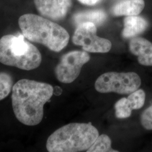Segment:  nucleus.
Listing matches in <instances>:
<instances>
[{"label":"nucleus","instance_id":"f257e3e1","mask_svg":"<svg viewBox=\"0 0 152 152\" xmlns=\"http://www.w3.org/2000/svg\"><path fill=\"white\" fill-rule=\"evenodd\" d=\"M54 94L50 84L22 79L13 86L12 107L18 120L24 125H38L44 117V105Z\"/></svg>","mask_w":152,"mask_h":152},{"label":"nucleus","instance_id":"f03ea898","mask_svg":"<svg viewBox=\"0 0 152 152\" xmlns=\"http://www.w3.org/2000/svg\"><path fill=\"white\" fill-rule=\"evenodd\" d=\"M23 35L28 41L42 44L51 51L59 52L69 41L64 28L44 16L26 14L18 20Z\"/></svg>","mask_w":152,"mask_h":152},{"label":"nucleus","instance_id":"7ed1b4c3","mask_svg":"<svg viewBox=\"0 0 152 152\" xmlns=\"http://www.w3.org/2000/svg\"><path fill=\"white\" fill-rule=\"evenodd\" d=\"M99 136L90 123H72L54 132L46 142L50 152H76L88 150Z\"/></svg>","mask_w":152,"mask_h":152},{"label":"nucleus","instance_id":"20e7f679","mask_svg":"<svg viewBox=\"0 0 152 152\" xmlns=\"http://www.w3.org/2000/svg\"><path fill=\"white\" fill-rule=\"evenodd\" d=\"M42 61L38 49L23 35L7 34L0 39V63L30 71L38 68Z\"/></svg>","mask_w":152,"mask_h":152},{"label":"nucleus","instance_id":"39448f33","mask_svg":"<svg viewBox=\"0 0 152 152\" xmlns=\"http://www.w3.org/2000/svg\"><path fill=\"white\" fill-rule=\"evenodd\" d=\"M141 83L140 77L135 72H107L96 80L95 87L101 93L130 94L139 89Z\"/></svg>","mask_w":152,"mask_h":152},{"label":"nucleus","instance_id":"423d86ee","mask_svg":"<svg viewBox=\"0 0 152 152\" xmlns=\"http://www.w3.org/2000/svg\"><path fill=\"white\" fill-rule=\"evenodd\" d=\"M96 26L92 23L85 22L77 26L72 37L73 43L81 46L82 49L90 53H105L112 48L111 42L96 35Z\"/></svg>","mask_w":152,"mask_h":152},{"label":"nucleus","instance_id":"0eeeda50","mask_svg":"<svg viewBox=\"0 0 152 152\" xmlns=\"http://www.w3.org/2000/svg\"><path fill=\"white\" fill-rule=\"evenodd\" d=\"M86 51H72L64 55L55 68V74L59 81L70 83L79 76L82 67L90 60Z\"/></svg>","mask_w":152,"mask_h":152},{"label":"nucleus","instance_id":"6e6552de","mask_svg":"<svg viewBox=\"0 0 152 152\" xmlns=\"http://www.w3.org/2000/svg\"><path fill=\"white\" fill-rule=\"evenodd\" d=\"M34 3L42 16L55 21L64 19L71 6V0H34Z\"/></svg>","mask_w":152,"mask_h":152},{"label":"nucleus","instance_id":"1a4fd4ad","mask_svg":"<svg viewBox=\"0 0 152 152\" xmlns=\"http://www.w3.org/2000/svg\"><path fill=\"white\" fill-rule=\"evenodd\" d=\"M132 54L138 58L139 63L145 66H152V43L145 38L134 37L129 43Z\"/></svg>","mask_w":152,"mask_h":152},{"label":"nucleus","instance_id":"9d476101","mask_svg":"<svg viewBox=\"0 0 152 152\" xmlns=\"http://www.w3.org/2000/svg\"><path fill=\"white\" fill-rule=\"evenodd\" d=\"M144 7V0H122L112 7L111 12L116 16L138 15Z\"/></svg>","mask_w":152,"mask_h":152},{"label":"nucleus","instance_id":"9b49d317","mask_svg":"<svg viewBox=\"0 0 152 152\" xmlns=\"http://www.w3.org/2000/svg\"><path fill=\"white\" fill-rule=\"evenodd\" d=\"M124 28L122 32L123 37L134 38L144 32L148 27V23L141 16H127L125 18Z\"/></svg>","mask_w":152,"mask_h":152},{"label":"nucleus","instance_id":"f8f14e48","mask_svg":"<svg viewBox=\"0 0 152 152\" xmlns=\"http://www.w3.org/2000/svg\"><path fill=\"white\" fill-rule=\"evenodd\" d=\"M106 19V13L100 9L81 11L73 16V21L77 26L85 22H90L96 26H100Z\"/></svg>","mask_w":152,"mask_h":152},{"label":"nucleus","instance_id":"ddd939ff","mask_svg":"<svg viewBox=\"0 0 152 152\" xmlns=\"http://www.w3.org/2000/svg\"><path fill=\"white\" fill-rule=\"evenodd\" d=\"M112 141L107 135H99L92 145L87 151V152H117L111 148Z\"/></svg>","mask_w":152,"mask_h":152},{"label":"nucleus","instance_id":"4468645a","mask_svg":"<svg viewBox=\"0 0 152 152\" xmlns=\"http://www.w3.org/2000/svg\"><path fill=\"white\" fill-rule=\"evenodd\" d=\"M13 87V80L11 75L4 72H0V101L6 98Z\"/></svg>","mask_w":152,"mask_h":152},{"label":"nucleus","instance_id":"2eb2a0df","mask_svg":"<svg viewBox=\"0 0 152 152\" xmlns=\"http://www.w3.org/2000/svg\"><path fill=\"white\" fill-rule=\"evenodd\" d=\"M114 108L115 109V116L118 118H128L132 113V109L127 98H122L118 100L114 105Z\"/></svg>","mask_w":152,"mask_h":152},{"label":"nucleus","instance_id":"dca6fc26","mask_svg":"<svg viewBox=\"0 0 152 152\" xmlns=\"http://www.w3.org/2000/svg\"><path fill=\"white\" fill-rule=\"evenodd\" d=\"M127 99L132 110L139 109L145 103V93L141 89H137L130 94Z\"/></svg>","mask_w":152,"mask_h":152},{"label":"nucleus","instance_id":"f3484780","mask_svg":"<svg viewBox=\"0 0 152 152\" xmlns=\"http://www.w3.org/2000/svg\"><path fill=\"white\" fill-rule=\"evenodd\" d=\"M141 124L148 130H152V105L146 109L141 115Z\"/></svg>","mask_w":152,"mask_h":152},{"label":"nucleus","instance_id":"a211bd4d","mask_svg":"<svg viewBox=\"0 0 152 152\" xmlns=\"http://www.w3.org/2000/svg\"><path fill=\"white\" fill-rule=\"evenodd\" d=\"M80 3L83 5L93 6L96 5L100 0H78Z\"/></svg>","mask_w":152,"mask_h":152},{"label":"nucleus","instance_id":"6ab92c4d","mask_svg":"<svg viewBox=\"0 0 152 152\" xmlns=\"http://www.w3.org/2000/svg\"><path fill=\"white\" fill-rule=\"evenodd\" d=\"M62 93V90L59 86H56L54 88V94L56 96H59Z\"/></svg>","mask_w":152,"mask_h":152}]
</instances>
